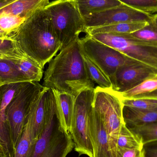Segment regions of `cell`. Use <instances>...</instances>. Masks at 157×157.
<instances>
[{"label": "cell", "instance_id": "5bb4252c", "mask_svg": "<svg viewBox=\"0 0 157 157\" xmlns=\"http://www.w3.org/2000/svg\"><path fill=\"white\" fill-rule=\"evenodd\" d=\"M52 90L60 124L64 131L71 133L76 97L70 93Z\"/></svg>", "mask_w": 157, "mask_h": 157}, {"label": "cell", "instance_id": "ac0fdd59", "mask_svg": "<svg viewBox=\"0 0 157 157\" xmlns=\"http://www.w3.org/2000/svg\"><path fill=\"white\" fill-rule=\"evenodd\" d=\"M13 61L29 82H39L42 79L43 69L33 59L23 54Z\"/></svg>", "mask_w": 157, "mask_h": 157}, {"label": "cell", "instance_id": "d590c367", "mask_svg": "<svg viewBox=\"0 0 157 157\" xmlns=\"http://www.w3.org/2000/svg\"><path fill=\"white\" fill-rule=\"evenodd\" d=\"M15 1L16 0H0V8L13 2Z\"/></svg>", "mask_w": 157, "mask_h": 157}, {"label": "cell", "instance_id": "83f0119b", "mask_svg": "<svg viewBox=\"0 0 157 157\" xmlns=\"http://www.w3.org/2000/svg\"><path fill=\"white\" fill-rule=\"evenodd\" d=\"M123 105L139 110L151 109L157 108V100L148 98L121 99Z\"/></svg>", "mask_w": 157, "mask_h": 157}, {"label": "cell", "instance_id": "74e56055", "mask_svg": "<svg viewBox=\"0 0 157 157\" xmlns=\"http://www.w3.org/2000/svg\"><path fill=\"white\" fill-rule=\"evenodd\" d=\"M152 21L153 23L157 25V13L156 14L153 15Z\"/></svg>", "mask_w": 157, "mask_h": 157}, {"label": "cell", "instance_id": "4fadbf2b", "mask_svg": "<svg viewBox=\"0 0 157 157\" xmlns=\"http://www.w3.org/2000/svg\"><path fill=\"white\" fill-rule=\"evenodd\" d=\"M90 138L94 157H113L109 137L101 119L94 109L91 120Z\"/></svg>", "mask_w": 157, "mask_h": 157}, {"label": "cell", "instance_id": "7c38bea8", "mask_svg": "<svg viewBox=\"0 0 157 157\" xmlns=\"http://www.w3.org/2000/svg\"><path fill=\"white\" fill-rule=\"evenodd\" d=\"M25 82L13 83L0 87V141L7 150L12 149V139L6 118L8 104Z\"/></svg>", "mask_w": 157, "mask_h": 157}, {"label": "cell", "instance_id": "30bf717a", "mask_svg": "<svg viewBox=\"0 0 157 157\" xmlns=\"http://www.w3.org/2000/svg\"><path fill=\"white\" fill-rule=\"evenodd\" d=\"M153 15L122 4L83 18L87 29L119 23H149Z\"/></svg>", "mask_w": 157, "mask_h": 157}, {"label": "cell", "instance_id": "9c48e42d", "mask_svg": "<svg viewBox=\"0 0 157 157\" xmlns=\"http://www.w3.org/2000/svg\"><path fill=\"white\" fill-rule=\"evenodd\" d=\"M93 106L104 124L110 142L125 124L121 98L111 89L102 88L98 86L95 88Z\"/></svg>", "mask_w": 157, "mask_h": 157}, {"label": "cell", "instance_id": "1f68e13d", "mask_svg": "<svg viewBox=\"0 0 157 157\" xmlns=\"http://www.w3.org/2000/svg\"><path fill=\"white\" fill-rule=\"evenodd\" d=\"M142 150L144 157H157V141L143 145Z\"/></svg>", "mask_w": 157, "mask_h": 157}, {"label": "cell", "instance_id": "3957f363", "mask_svg": "<svg viewBox=\"0 0 157 157\" xmlns=\"http://www.w3.org/2000/svg\"><path fill=\"white\" fill-rule=\"evenodd\" d=\"M95 88H87L75 98L71 135L75 150L79 155L94 157L90 138L91 120L94 112Z\"/></svg>", "mask_w": 157, "mask_h": 157}, {"label": "cell", "instance_id": "d4e9b609", "mask_svg": "<svg viewBox=\"0 0 157 157\" xmlns=\"http://www.w3.org/2000/svg\"><path fill=\"white\" fill-rule=\"evenodd\" d=\"M128 128L138 137L143 145L157 141V121Z\"/></svg>", "mask_w": 157, "mask_h": 157}, {"label": "cell", "instance_id": "4316f807", "mask_svg": "<svg viewBox=\"0 0 157 157\" xmlns=\"http://www.w3.org/2000/svg\"><path fill=\"white\" fill-rule=\"evenodd\" d=\"M122 4L147 13H157V0H118Z\"/></svg>", "mask_w": 157, "mask_h": 157}, {"label": "cell", "instance_id": "8992f818", "mask_svg": "<svg viewBox=\"0 0 157 157\" xmlns=\"http://www.w3.org/2000/svg\"><path fill=\"white\" fill-rule=\"evenodd\" d=\"M44 88L39 82H25L7 106L6 121L14 152L23 132L32 104Z\"/></svg>", "mask_w": 157, "mask_h": 157}, {"label": "cell", "instance_id": "cb8c5ba5", "mask_svg": "<svg viewBox=\"0 0 157 157\" xmlns=\"http://www.w3.org/2000/svg\"><path fill=\"white\" fill-rule=\"evenodd\" d=\"M157 90V73L149 76L132 88L119 93L121 99L133 98L136 96L146 94Z\"/></svg>", "mask_w": 157, "mask_h": 157}, {"label": "cell", "instance_id": "f1b7e54d", "mask_svg": "<svg viewBox=\"0 0 157 157\" xmlns=\"http://www.w3.org/2000/svg\"><path fill=\"white\" fill-rule=\"evenodd\" d=\"M26 20L20 17L6 16L0 17V29L10 35L15 31Z\"/></svg>", "mask_w": 157, "mask_h": 157}, {"label": "cell", "instance_id": "9a60e30c", "mask_svg": "<svg viewBox=\"0 0 157 157\" xmlns=\"http://www.w3.org/2000/svg\"><path fill=\"white\" fill-rule=\"evenodd\" d=\"M49 3L50 0H16L0 8V17L13 16L26 19Z\"/></svg>", "mask_w": 157, "mask_h": 157}, {"label": "cell", "instance_id": "836d02e7", "mask_svg": "<svg viewBox=\"0 0 157 157\" xmlns=\"http://www.w3.org/2000/svg\"><path fill=\"white\" fill-rule=\"evenodd\" d=\"M0 157H9L6 149L0 141Z\"/></svg>", "mask_w": 157, "mask_h": 157}, {"label": "cell", "instance_id": "d6986e66", "mask_svg": "<svg viewBox=\"0 0 157 157\" xmlns=\"http://www.w3.org/2000/svg\"><path fill=\"white\" fill-rule=\"evenodd\" d=\"M13 59H0V85L28 82Z\"/></svg>", "mask_w": 157, "mask_h": 157}, {"label": "cell", "instance_id": "e575fe53", "mask_svg": "<svg viewBox=\"0 0 157 157\" xmlns=\"http://www.w3.org/2000/svg\"><path fill=\"white\" fill-rule=\"evenodd\" d=\"M9 38H10V35L9 33L0 29V39H6Z\"/></svg>", "mask_w": 157, "mask_h": 157}, {"label": "cell", "instance_id": "52a82bcc", "mask_svg": "<svg viewBox=\"0 0 157 157\" xmlns=\"http://www.w3.org/2000/svg\"><path fill=\"white\" fill-rule=\"evenodd\" d=\"M79 43L81 51L109 78L122 67L142 64L90 35L79 38Z\"/></svg>", "mask_w": 157, "mask_h": 157}, {"label": "cell", "instance_id": "6da1fadb", "mask_svg": "<svg viewBox=\"0 0 157 157\" xmlns=\"http://www.w3.org/2000/svg\"><path fill=\"white\" fill-rule=\"evenodd\" d=\"M10 36L21 52L44 69L62 49V44L46 7L26 19Z\"/></svg>", "mask_w": 157, "mask_h": 157}, {"label": "cell", "instance_id": "d6a6232c", "mask_svg": "<svg viewBox=\"0 0 157 157\" xmlns=\"http://www.w3.org/2000/svg\"><path fill=\"white\" fill-rule=\"evenodd\" d=\"M133 98H148L157 100V90L149 93L136 96Z\"/></svg>", "mask_w": 157, "mask_h": 157}, {"label": "cell", "instance_id": "484cf974", "mask_svg": "<svg viewBox=\"0 0 157 157\" xmlns=\"http://www.w3.org/2000/svg\"><path fill=\"white\" fill-rule=\"evenodd\" d=\"M129 34L136 39L157 45V25L152 21L140 30Z\"/></svg>", "mask_w": 157, "mask_h": 157}, {"label": "cell", "instance_id": "44dd1931", "mask_svg": "<svg viewBox=\"0 0 157 157\" xmlns=\"http://www.w3.org/2000/svg\"><path fill=\"white\" fill-rule=\"evenodd\" d=\"M112 152L117 149H142L143 144L140 139L124 124L117 136L110 142Z\"/></svg>", "mask_w": 157, "mask_h": 157}, {"label": "cell", "instance_id": "ba28073f", "mask_svg": "<svg viewBox=\"0 0 157 157\" xmlns=\"http://www.w3.org/2000/svg\"><path fill=\"white\" fill-rule=\"evenodd\" d=\"M91 36L157 71V45L136 39L129 34L101 33Z\"/></svg>", "mask_w": 157, "mask_h": 157}, {"label": "cell", "instance_id": "ffe728a7", "mask_svg": "<svg viewBox=\"0 0 157 157\" xmlns=\"http://www.w3.org/2000/svg\"><path fill=\"white\" fill-rule=\"evenodd\" d=\"M36 143L28 115L23 132L15 148L13 157H31Z\"/></svg>", "mask_w": 157, "mask_h": 157}, {"label": "cell", "instance_id": "7402d4cb", "mask_svg": "<svg viewBox=\"0 0 157 157\" xmlns=\"http://www.w3.org/2000/svg\"><path fill=\"white\" fill-rule=\"evenodd\" d=\"M148 23H124L112 24L98 27L86 29L87 35L93 36L101 33L112 34H131L140 30Z\"/></svg>", "mask_w": 157, "mask_h": 157}, {"label": "cell", "instance_id": "f546056e", "mask_svg": "<svg viewBox=\"0 0 157 157\" xmlns=\"http://www.w3.org/2000/svg\"><path fill=\"white\" fill-rule=\"evenodd\" d=\"M0 54L8 56H17L23 54L16 46L14 41L10 38L0 39Z\"/></svg>", "mask_w": 157, "mask_h": 157}, {"label": "cell", "instance_id": "e0dca14e", "mask_svg": "<svg viewBox=\"0 0 157 157\" xmlns=\"http://www.w3.org/2000/svg\"><path fill=\"white\" fill-rule=\"evenodd\" d=\"M82 17L98 13L122 4L118 0H71Z\"/></svg>", "mask_w": 157, "mask_h": 157}, {"label": "cell", "instance_id": "5b68a950", "mask_svg": "<svg viewBox=\"0 0 157 157\" xmlns=\"http://www.w3.org/2000/svg\"><path fill=\"white\" fill-rule=\"evenodd\" d=\"M74 147L71 134L60 124L54 98L48 121L30 157H66Z\"/></svg>", "mask_w": 157, "mask_h": 157}, {"label": "cell", "instance_id": "f35d334b", "mask_svg": "<svg viewBox=\"0 0 157 157\" xmlns=\"http://www.w3.org/2000/svg\"><path fill=\"white\" fill-rule=\"evenodd\" d=\"M1 85H0V87H1Z\"/></svg>", "mask_w": 157, "mask_h": 157}, {"label": "cell", "instance_id": "277c9868", "mask_svg": "<svg viewBox=\"0 0 157 157\" xmlns=\"http://www.w3.org/2000/svg\"><path fill=\"white\" fill-rule=\"evenodd\" d=\"M46 8L61 43L62 49L79 38L80 33H86L84 18L71 0H56Z\"/></svg>", "mask_w": 157, "mask_h": 157}, {"label": "cell", "instance_id": "8d00e7d4", "mask_svg": "<svg viewBox=\"0 0 157 157\" xmlns=\"http://www.w3.org/2000/svg\"><path fill=\"white\" fill-rule=\"evenodd\" d=\"M22 54H21V55H22ZM21 55H17V56H8V55L0 54V59H14V58H16V57L20 56Z\"/></svg>", "mask_w": 157, "mask_h": 157}, {"label": "cell", "instance_id": "2e32d148", "mask_svg": "<svg viewBox=\"0 0 157 157\" xmlns=\"http://www.w3.org/2000/svg\"><path fill=\"white\" fill-rule=\"evenodd\" d=\"M123 115L127 127L142 125L157 121V108L139 110L123 106Z\"/></svg>", "mask_w": 157, "mask_h": 157}, {"label": "cell", "instance_id": "4dcf8cb0", "mask_svg": "<svg viewBox=\"0 0 157 157\" xmlns=\"http://www.w3.org/2000/svg\"><path fill=\"white\" fill-rule=\"evenodd\" d=\"M113 157H144L142 149H117L113 152Z\"/></svg>", "mask_w": 157, "mask_h": 157}, {"label": "cell", "instance_id": "7a4b0ae2", "mask_svg": "<svg viewBox=\"0 0 157 157\" xmlns=\"http://www.w3.org/2000/svg\"><path fill=\"white\" fill-rule=\"evenodd\" d=\"M79 39L63 48L49 63L43 86L75 97L86 89L94 88L81 53Z\"/></svg>", "mask_w": 157, "mask_h": 157}, {"label": "cell", "instance_id": "8fae6325", "mask_svg": "<svg viewBox=\"0 0 157 157\" xmlns=\"http://www.w3.org/2000/svg\"><path fill=\"white\" fill-rule=\"evenodd\" d=\"M157 71L143 64H134L119 69L109 79L112 90L121 93L132 88Z\"/></svg>", "mask_w": 157, "mask_h": 157}, {"label": "cell", "instance_id": "603a6c76", "mask_svg": "<svg viewBox=\"0 0 157 157\" xmlns=\"http://www.w3.org/2000/svg\"><path fill=\"white\" fill-rule=\"evenodd\" d=\"M81 51L87 71L92 81L95 84H98V86L101 88L112 89V84L109 77L95 63L90 60L81 50Z\"/></svg>", "mask_w": 157, "mask_h": 157}]
</instances>
